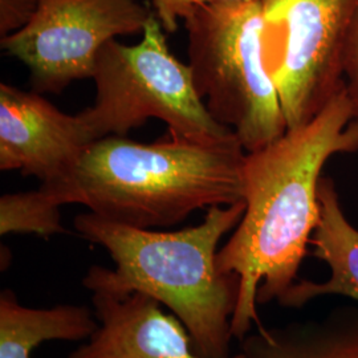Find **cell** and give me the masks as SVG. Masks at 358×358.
<instances>
[{
	"label": "cell",
	"mask_w": 358,
	"mask_h": 358,
	"mask_svg": "<svg viewBox=\"0 0 358 358\" xmlns=\"http://www.w3.org/2000/svg\"><path fill=\"white\" fill-rule=\"evenodd\" d=\"M94 142L80 115H65L38 92L0 84V169L41 183L62 177Z\"/></svg>",
	"instance_id": "8"
},
{
	"label": "cell",
	"mask_w": 358,
	"mask_h": 358,
	"mask_svg": "<svg viewBox=\"0 0 358 358\" xmlns=\"http://www.w3.org/2000/svg\"><path fill=\"white\" fill-rule=\"evenodd\" d=\"M155 15L159 17L165 31L173 32L177 29V22L186 11L195 6L206 3L224 1V0H152Z\"/></svg>",
	"instance_id": "15"
},
{
	"label": "cell",
	"mask_w": 358,
	"mask_h": 358,
	"mask_svg": "<svg viewBox=\"0 0 358 358\" xmlns=\"http://www.w3.org/2000/svg\"><path fill=\"white\" fill-rule=\"evenodd\" d=\"M358 152V103L348 87L319 115L245 154L243 217L217 251V268L238 279L232 336L263 327L257 306L282 297L297 275L320 220L319 185L327 162Z\"/></svg>",
	"instance_id": "1"
},
{
	"label": "cell",
	"mask_w": 358,
	"mask_h": 358,
	"mask_svg": "<svg viewBox=\"0 0 358 358\" xmlns=\"http://www.w3.org/2000/svg\"><path fill=\"white\" fill-rule=\"evenodd\" d=\"M153 13L137 0H40L26 26L1 38V48L29 69L35 92L60 93L93 76L103 45L143 32Z\"/></svg>",
	"instance_id": "7"
},
{
	"label": "cell",
	"mask_w": 358,
	"mask_h": 358,
	"mask_svg": "<svg viewBox=\"0 0 358 358\" xmlns=\"http://www.w3.org/2000/svg\"><path fill=\"white\" fill-rule=\"evenodd\" d=\"M194 87L208 113L234 131L247 153L288 130L263 56L262 0L195 6L182 16Z\"/></svg>",
	"instance_id": "4"
},
{
	"label": "cell",
	"mask_w": 358,
	"mask_h": 358,
	"mask_svg": "<svg viewBox=\"0 0 358 358\" xmlns=\"http://www.w3.org/2000/svg\"><path fill=\"white\" fill-rule=\"evenodd\" d=\"M242 358H358V309H334L320 320L260 327L242 340Z\"/></svg>",
	"instance_id": "11"
},
{
	"label": "cell",
	"mask_w": 358,
	"mask_h": 358,
	"mask_svg": "<svg viewBox=\"0 0 358 358\" xmlns=\"http://www.w3.org/2000/svg\"><path fill=\"white\" fill-rule=\"evenodd\" d=\"M264 64L288 129L319 115L345 87L346 43L358 0H262Z\"/></svg>",
	"instance_id": "6"
},
{
	"label": "cell",
	"mask_w": 358,
	"mask_h": 358,
	"mask_svg": "<svg viewBox=\"0 0 358 358\" xmlns=\"http://www.w3.org/2000/svg\"><path fill=\"white\" fill-rule=\"evenodd\" d=\"M244 210V201L214 206L202 223L179 231L138 229L80 214L77 232L103 247L115 263L113 269L90 267L83 285L92 294H146L178 317L201 356L229 357L238 279L217 268V245L239 224Z\"/></svg>",
	"instance_id": "3"
},
{
	"label": "cell",
	"mask_w": 358,
	"mask_h": 358,
	"mask_svg": "<svg viewBox=\"0 0 358 358\" xmlns=\"http://www.w3.org/2000/svg\"><path fill=\"white\" fill-rule=\"evenodd\" d=\"M97 327L96 313L84 306L24 307L10 289L0 294V358H31L47 341L88 340Z\"/></svg>",
	"instance_id": "12"
},
{
	"label": "cell",
	"mask_w": 358,
	"mask_h": 358,
	"mask_svg": "<svg viewBox=\"0 0 358 358\" xmlns=\"http://www.w3.org/2000/svg\"><path fill=\"white\" fill-rule=\"evenodd\" d=\"M344 77L348 90L358 103V13L346 43Z\"/></svg>",
	"instance_id": "16"
},
{
	"label": "cell",
	"mask_w": 358,
	"mask_h": 358,
	"mask_svg": "<svg viewBox=\"0 0 358 358\" xmlns=\"http://www.w3.org/2000/svg\"><path fill=\"white\" fill-rule=\"evenodd\" d=\"M245 154L236 137L140 143L109 136L40 190L56 205L85 206L133 227H171L196 210L242 202Z\"/></svg>",
	"instance_id": "2"
},
{
	"label": "cell",
	"mask_w": 358,
	"mask_h": 358,
	"mask_svg": "<svg viewBox=\"0 0 358 358\" xmlns=\"http://www.w3.org/2000/svg\"><path fill=\"white\" fill-rule=\"evenodd\" d=\"M320 220L309 245L312 256L329 267L325 282L299 280L279 303L282 307H303L322 296H345L358 301V229L343 210L332 178L319 185Z\"/></svg>",
	"instance_id": "10"
},
{
	"label": "cell",
	"mask_w": 358,
	"mask_h": 358,
	"mask_svg": "<svg viewBox=\"0 0 358 358\" xmlns=\"http://www.w3.org/2000/svg\"><path fill=\"white\" fill-rule=\"evenodd\" d=\"M40 0H0V36L22 29L32 19Z\"/></svg>",
	"instance_id": "14"
},
{
	"label": "cell",
	"mask_w": 358,
	"mask_h": 358,
	"mask_svg": "<svg viewBox=\"0 0 358 358\" xmlns=\"http://www.w3.org/2000/svg\"><path fill=\"white\" fill-rule=\"evenodd\" d=\"M60 207L40 189L0 198V234H35L41 238L65 232Z\"/></svg>",
	"instance_id": "13"
},
{
	"label": "cell",
	"mask_w": 358,
	"mask_h": 358,
	"mask_svg": "<svg viewBox=\"0 0 358 358\" xmlns=\"http://www.w3.org/2000/svg\"><path fill=\"white\" fill-rule=\"evenodd\" d=\"M164 29L153 13L138 44L113 38L99 52L92 76L96 103L78 113L94 141L125 137L149 118L166 122L171 137L179 140L210 143L236 137L208 113L190 66L171 55Z\"/></svg>",
	"instance_id": "5"
},
{
	"label": "cell",
	"mask_w": 358,
	"mask_h": 358,
	"mask_svg": "<svg viewBox=\"0 0 358 358\" xmlns=\"http://www.w3.org/2000/svg\"><path fill=\"white\" fill-rule=\"evenodd\" d=\"M92 301L99 327L68 358H206L178 317L146 294H92Z\"/></svg>",
	"instance_id": "9"
}]
</instances>
